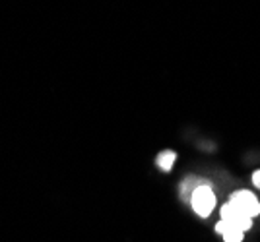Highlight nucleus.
I'll return each mask as SVG.
<instances>
[{"instance_id": "nucleus-5", "label": "nucleus", "mask_w": 260, "mask_h": 242, "mask_svg": "<svg viewBox=\"0 0 260 242\" xmlns=\"http://www.w3.org/2000/svg\"><path fill=\"white\" fill-rule=\"evenodd\" d=\"M175 159H177V155L173 153V151H163L159 157H157V167L161 169V171H171V167H173Z\"/></svg>"}, {"instance_id": "nucleus-4", "label": "nucleus", "mask_w": 260, "mask_h": 242, "mask_svg": "<svg viewBox=\"0 0 260 242\" xmlns=\"http://www.w3.org/2000/svg\"><path fill=\"white\" fill-rule=\"evenodd\" d=\"M216 231L225 242H241L243 240V234H245L243 231H239L237 227L229 225V223H225V221H219V223H217Z\"/></svg>"}, {"instance_id": "nucleus-1", "label": "nucleus", "mask_w": 260, "mask_h": 242, "mask_svg": "<svg viewBox=\"0 0 260 242\" xmlns=\"http://www.w3.org/2000/svg\"><path fill=\"white\" fill-rule=\"evenodd\" d=\"M190 206L200 217H208L216 208V194L206 184H198L190 194Z\"/></svg>"}, {"instance_id": "nucleus-2", "label": "nucleus", "mask_w": 260, "mask_h": 242, "mask_svg": "<svg viewBox=\"0 0 260 242\" xmlns=\"http://www.w3.org/2000/svg\"><path fill=\"white\" fill-rule=\"evenodd\" d=\"M229 204L235 209H239L241 213H245L247 217H250V219L258 217L260 201L252 192H249V190H239V192H235V194L231 196V199H229Z\"/></svg>"}, {"instance_id": "nucleus-3", "label": "nucleus", "mask_w": 260, "mask_h": 242, "mask_svg": "<svg viewBox=\"0 0 260 242\" xmlns=\"http://www.w3.org/2000/svg\"><path fill=\"white\" fill-rule=\"evenodd\" d=\"M219 213H221V221H225V223H229V225H233V227H237L239 231H249L250 225H252V219L250 217H247L245 213H241L239 209H235L231 204H225V206H221V209H219Z\"/></svg>"}, {"instance_id": "nucleus-6", "label": "nucleus", "mask_w": 260, "mask_h": 242, "mask_svg": "<svg viewBox=\"0 0 260 242\" xmlns=\"http://www.w3.org/2000/svg\"><path fill=\"white\" fill-rule=\"evenodd\" d=\"M252 182H254V186L260 188V171H256L254 175H252Z\"/></svg>"}]
</instances>
